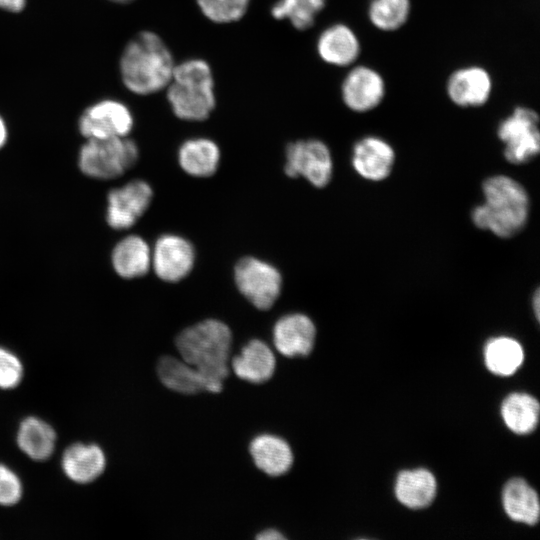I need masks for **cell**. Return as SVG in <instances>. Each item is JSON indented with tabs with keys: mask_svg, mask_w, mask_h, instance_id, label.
Listing matches in <instances>:
<instances>
[{
	"mask_svg": "<svg viewBox=\"0 0 540 540\" xmlns=\"http://www.w3.org/2000/svg\"><path fill=\"white\" fill-rule=\"evenodd\" d=\"M175 344L181 359L204 377L207 392L219 393L230 372V328L220 320L206 319L182 330Z\"/></svg>",
	"mask_w": 540,
	"mask_h": 540,
	"instance_id": "cell-1",
	"label": "cell"
},
{
	"mask_svg": "<svg viewBox=\"0 0 540 540\" xmlns=\"http://www.w3.org/2000/svg\"><path fill=\"white\" fill-rule=\"evenodd\" d=\"M484 202L471 211L473 224L500 238L518 234L526 225L530 199L525 187L507 175H493L482 183Z\"/></svg>",
	"mask_w": 540,
	"mask_h": 540,
	"instance_id": "cell-2",
	"label": "cell"
},
{
	"mask_svg": "<svg viewBox=\"0 0 540 540\" xmlns=\"http://www.w3.org/2000/svg\"><path fill=\"white\" fill-rule=\"evenodd\" d=\"M175 63L165 42L154 32L143 31L125 47L120 59L123 83L133 93L149 95L167 87Z\"/></svg>",
	"mask_w": 540,
	"mask_h": 540,
	"instance_id": "cell-3",
	"label": "cell"
},
{
	"mask_svg": "<svg viewBox=\"0 0 540 540\" xmlns=\"http://www.w3.org/2000/svg\"><path fill=\"white\" fill-rule=\"evenodd\" d=\"M166 88L168 103L181 120L203 121L215 107L213 75L203 59L192 58L175 64Z\"/></svg>",
	"mask_w": 540,
	"mask_h": 540,
	"instance_id": "cell-4",
	"label": "cell"
},
{
	"mask_svg": "<svg viewBox=\"0 0 540 540\" xmlns=\"http://www.w3.org/2000/svg\"><path fill=\"white\" fill-rule=\"evenodd\" d=\"M138 158V146L127 136L86 139L79 150L78 167L90 178L109 180L123 175Z\"/></svg>",
	"mask_w": 540,
	"mask_h": 540,
	"instance_id": "cell-5",
	"label": "cell"
},
{
	"mask_svg": "<svg viewBox=\"0 0 540 540\" xmlns=\"http://www.w3.org/2000/svg\"><path fill=\"white\" fill-rule=\"evenodd\" d=\"M496 133L511 164H527L540 152L539 116L532 108L516 106L499 122Z\"/></svg>",
	"mask_w": 540,
	"mask_h": 540,
	"instance_id": "cell-6",
	"label": "cell"
},
{
	"mask_svg": "<svg viewBox=\"0 0 540 540\" xmlns=\"http://www.w3.org/2000/svg\"><path fill=\"white\" fill-rule=\"evenodd\" d=\"M234 277L240 293L257 309H270L281 293L280 272L258 258L240 259L235 266Z\"/></svg>",
	"mask_w": 540,
	"mask_h": 540,
	"instance_id": "cell-7",
	"label": "cell"
},
{
	"mask_svg": "<svg viewBox=\"0 0 540 540\" xmlns=\"http://www.w3.org/2000/svg\"><path fill=\"white\" fill-rule=\"evenodd\" d=\"M284 171L302 176L314 187L323 188L332 179L333 161L329 147L319 139L298 140L286 147Z\"/></svg>",
	"mask_w": 540,
	"mask_h": 540,
	"instance_id": "cell-8",
	"label": "cell"
},
{
	"mask_svg": "<svg viewBox=\"0 0 540 540\" xmlns=\"http://www.w3.org/2000/svg\"><path fill=\"white\" fill-rule=\"evenodd\" d=\"M152 198L151 186L140 179L112 189L107 195V224L116 230L132 227L146 212Z\"/></svg>",
	"mask_w": 540,
	"mask_h": 540,
	"instance_id": "cell-9",
	"label": "cell"
},
{
	"mask_svg": "<svg viewBox=\"0 0 540 540\" xmlns=\"http://www.w3.org/2000/svg\"><path fill=\"white\" fill-rule=\"evenodd\" d=\"M78 127L86 139L126 137L132 130L133 116L123 103L104 100L82 113Z\"/></svg>",
	"mask_w": 540,
	"mask_h": 540,
	"instance_id": "cell-10",
	"label": "cell"
},
{
	"mask_svg": "<svg viewBox=\"0 0 540 540\" xmlns=\"http://www.w3.org/2000/svg\"><path fill=\"white\" fill-rule=\"evenodd\" d=\"M386 94V83L376 69L367 65L353 66L341 84V98L345 106L356 113L377 108Z\"/></svg>",
	"mask_w": 540,
	"mask_h": 540,
	"instance_id": "cell-11",
	"label": "cell"
},
{
	"mask_svg": "<svg viewBox=\"0 0 540 540\" xmlns=\"http://www.w3.org/2000/svg\"><path fill=\"white\" fill-rule=\"evenodd\" d=\"M194 262L195 250L187 239L174 234H164L155 242L151 267L161 280H182L190 273Z\"/></svg>",
	"mask_w": 540,
	"mask_h": 540,
	"instance_id": "cell-12",
	"label": "cell"
},
{
	"mask_svg": "<svg viewBox=\"0 0 540 540\" xmlns=\"http://www.w3.org/2000/svg\"><path fill=\"white\" fill-rule=\"evenodd\" d=\"M493 90L491 74L482 66L470 65L453 71L446 81L449 100L458 107L477 108L485 105Z\"/></svg>",
	"mask_w": 540,
	"mask_h": 540,
	"instance_id": "cell-13",
	"label": "cell"
},
{
	"mask_svg": "<svg viewBox=\"0 0 540 540\" xmlns=\"http://www.w3.org/2000/svg\"><path fill=\"white\" fill-rule=\"evenodd\" d=\"M395 159L393 147L379 136H364L352 148V167L360 177L368 181L379 182L388 178Z\"/></svg>",
	"mask_w": 540,
	"mask_h": 540,
	"instance_id": "cell-14",
	"label": "cell"
},
{
	"mask_svg": "<svg viewBox=\"0 0 540 540\" xmlns=\"http://www.w3.org/2000/svg\"><path fill=\"white\" fill-rule=\"evenodd\" d=\"M272 338L275 349L288 358L307 356L314 347L316 327L305 314L291 313L274 324Z\"/></svg>",
	"mask_w": 540,
	"mask_h": 540,
	"instance_id": "cell-15",
	"label": "cell"
},
{
	"mask_svg": "<svg viewBox=\"0 0 540 540\" xmlns=\"http://www.w3.org/2000/svg\"><path fill=\"white\" fill-rule=\"evenodd\" d=\"M316 48L319 57L325 63L337 67L353 65L361 53V43L357 34L343 23L325 28L317 39Z\"/></svg>",
	"mask_w": 540,
	"mask_h": 540,
	"instance_id": "cell-16",
	"label": "cell"
},
{
	"mask_svg": "<svg viewBox=\"0 0 540 540\" xmlns=\"http://www.w3.org/2000/svg\"><path fill=\"white\" fill-rule=\"evenodd\" d=\"M231 369L239 379L261 384L273 376L276 357L264 341L252 339L232 358Z\"/></svg>",
	"mask_w": 540,
	"mask_h": 540,
	"instance_id": "cell-17",
	"label": "cell"
},
{
	"mask_svg": "<svg viewBox=\"0 0 540 540\" xmlns=\"http://www.w3.org/2000/svg\"><path fill=\"white\" fill-rule=\"evenodd\" d=\"M249 453L255 466L271 477L282 476L293 465V452L286 440L272 434H261L252 439Z\"/></svg>",
	"mask_w": 540,
	"mask_h": 540,
	"instance_id": "cell-18",
	"label": "cell"
},
{
	"mask_svg": "<svg viewBox=\"0 0 540 540\" xmlns=\"http://www.w3.org/2000/svg\"><path fill=\"white\" fill-rule=\"evenodd\" d=\"M106 467L103 450L96 444L74 443L66 448L62 456L65 475L79 484L96 480Z\"/></svg>",
	"mask_w": 540,
	"mask_h": 540,
	"instance_id": "cell-19",
	"label": "cell"
},
{
	"mask_svg": "<svg viewBox=\"0 0 540 540\" xmlns=\"http://www.w3.org/2000/svg\"><path fill=\"white\" fill-rule=\"evenodd\" d=\"M152 250L138 235H128L114 246L111 263L118 276L134 279L144 276L151 268Z\"/></svg>",
	"mask_w": 540,
	"mask_h": 540,
	"instance_id": "cell-20",
	"label": "cell"
},
{
	"mask_svg": "<svg viewBox=\"0 0 540 540\" xmlns=\"http://www.w3.org/2000/svg\"><path fill=\"white\" fill-rule=\"evenodd\" d=\"M437 490L434 475L426 469L404 470L396 479L395 495L399 502L412 509L427 507Z\"/></svg>",
	"mask_w": 540,
	"mask_h": 540,
	"instance_id": "cell-21",
	"label": "cell"
},
{
	"mask_svg": "<svg viewBox=\"0 0 540 540\" xmlns=\"http://www.w3.org/2000/svg\"><path fill=\"white\" fill-rule=\"evenodd\" d=\"M178 161L187 174L201 178L209 177L218 169L220 150L211 139H188L179 148Z\"/></svg>",
	"mask_w": 540,
	"mask_h": 540,
	"instance_id": "cell-22",
	"label": "cell"
},
{
	"mask_svg": "<svg viewBox=\"0 0 540 540\" xmlns=\"http://www.w3.org/2000/svg\"><path fill=\"white\" fill-rule=\"evenodd\" d=\"M503 507L509 518L534 525L539 520L540 505L536 491L523 479L509 480L502 494Z\"/></svg>",
	"mask_w": 540,
	"mask_h": 540,
	"instance_id": "cell-23",
	"label": "cell"
},
{
	"mask_svg": "<svg viewBox=\"0 0 540 540\" xmlns=\"http://www.w3.org/2000/svg\"><path fill=\"white\" fill-rule=\"evenodd\" d=\"M157 374L168 389L181 394L207 392V383L192 365L174 356H163L157 364Z\"/></svg>",
	"mask_w": 540,
	"mask_h": 540,
	"instance_id": "cell-24",
	"label": "cell"
},
{
	"mask_svg": "<svg viewBox=\"0 0 540 540\" xmlns=\"http://www.w3.org/2000/svg\"><path fill=\"white\" fill-rule=\"evenodd\" d=\"M56 433L44 420L30 416L25 418L17 432V445L29 458L36 461L48 459L55 448Z\"/></svg>",
	"mask_w": 540,
	"mask_h": 540,
	"instance_id": "cell-25",
	"label": "cell"
},
{
	"mask_svg": "<svg viewBox=\"0 0 540 540\" xmlns=\"http://www.w3.org/2000/svg\"><path fill=\"white\" fill-rule=\"evenodd\" d=\"M539 403L526 393L508 395L502 403L501 415L506 426L514 433H531L539 420Z\"/></svg>",
	"mask_w": 540,
	"mask_h": 540,
	"instance_id": "cell-26",
	"label": "cell"
},
{
	"mask_svg": "<svg viewBox=\"0 0 540 540\" xmlns=\"http://www.w3.org/2000/svg\"><path fill=\"white\" fill-rule=\"evenodd\" d=\"M484 360L490 372L500 376H509L523 363V348L513 338L495 337L490 339L485 346Z\"/></svg>",
	"mask_w": 540,
	"mask_h": 540,
	"instance_id": "cell-27",
	"label": "cell"
},
{
	"mask_svg": "<svg viewBox=\"0 0 540 540\" xmlns=\"http://www.w3.org/2000/svg\"><path fill=\"white\" fill-rule=\"evenodd\" d=\"M410 13L411 0H371L367 8L370 23L384 32H393L403 27Z\"/></svg>",
	"mask_w": 540,
	"mask_h": 540,
	"instance_id": "cell-28",
	"label": "cell"
},
{
	"mask_svg": "<svg viewBox=\"0 0 540 540\" xmlns=\"http://www.w3.org/2000/svg\"><path fill=\"white\" fill-rule=\"evenodd\" d=\"M325 4L326 0H278L271 14L277 20H288L298 30H306L313 26Z\"/></svg>",
	"mask_w": 540,
	"mask_h": 540,
	"instance_id": "cell-29",
	"label": "cell"
},
{
	"mask_svg": "<svg viewBox=\"0 0 540 540\" xmlns=\"http://www.w3.org/2000/svg\"><path fill=\"white\" fill-rule=\"evenodd\" d=\"M197 4L210 21L227 24L236 22L245 15L249 0H197Z\"/></svg>",
	"mask_w": 540,
	"mask_h": 540,
	"instance_id": "cell-30",
	"label": "cell"
},
{
	"mask_svg": "<svg viewBox=\"0 0 540 540\" xmlns=\"http://www.w3.org/2000/svg\"><path fill=\"white\" fill-rule=\"evenodd\" d=\"M21 360L10 350L0 347V388L13 389L17 387L23 377Z\"/></svg>",
	"mask_w": 540,
	"mask_h": 540,
	"instance_id": "cell-31",
	"label": "cell"
},
{
	"mask_svg": "<svg viewBox=\"0 0 540 540\" xmlns=\"http://www.w3.org/2000/svg\"><path fill=\"white\" fill-rule=\"evenodd\" d=\"M22 483L17 474L0 463V505L12 506L22 496Z\"/></svg>",
	"mask_w": 540,
	"mask_h": 540,
	"instance_id": "cell-32",
	"label": "cell"
},
{
	"mask_svg": "<svg viewBox=\"0 0 540 540\" xmlns=\"http://www.w3.org/2000/svg\"><path fill=\"white\" fill-rule=\"evenodd\" d=\"M258 540H284L286 537L278 530L269 528L259 532L256 535Z\"/></svg>",
	"mask_w": 540,
	"mask_h": 540,
	"instance_id": "cell-33",
	"label": "cell"
},
{
	"mask_svg": "<svg viewBox=\"0 0 540 540\" xmlns=\"http://www.w3.org/2000/svg\"><path fill=\"white\" fill-rule=\"evenodd\" d=\"M24 6L25 0H0V8L11 12L21 11Z\"/></svg>",
	"mask_w": 540,
	"mask_h": 540,
	"instance_id": "cell-34",
	"label": "cell"
},
{
	"mask_svg": "<svg viewBox=\"0 0 540 540\" xmlns=\"http://www.w3.org/2000/svg\"><path fill=\"white\" fill-rule=\"evenodd\" d=\"M7 140V129L3 119L0 117V149L5 145Z\"/></svg>",
	"mask_w": 540,
	"mask_h": 540,
	"instance_id": "cell-35",
	"label": "cell"
},
{
	"mask_svg": "<svg viewBox=\"0 0 540 540\" xmlns=\"http://www.w3.org/2000/svg\"><path fill=\"white\" fill-rule=\"evenodd\" d=\"M539 302H540V297H539V290L537 289L535 291V294L533 296V306H534V312H535V317L539 320Z\"/></svg>",
	"mask_w": 540,
	"mask_h": 540,
	"instance_id": "cell-36",
	"label": "cell"
},
{
	"mask_svg": "<svg viewBox=\"0 0 540 540\" xmlns=\"http://www.w3.org/2000/svg\"><path fill=\"white\" fill-rule=\"evenodd\" d=\"M113 2H117V3H128V2H131L132 0H111Z\"/></svg>",
	"mask_w": 540,
	"mask_h": 540,
	"instance_id": "cell-37",
	"label": "cell"
}]
</instances>
